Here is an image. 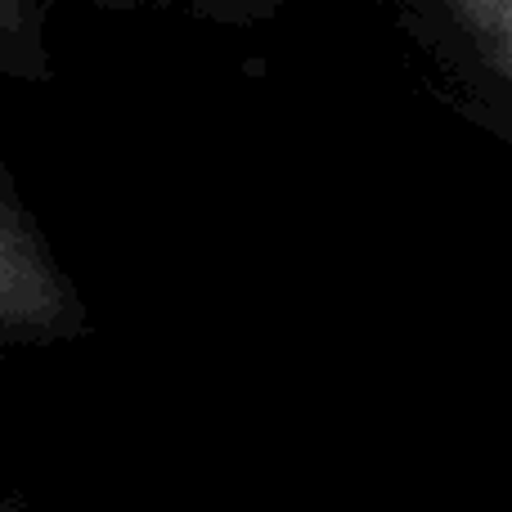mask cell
Here are the masks:
<instances>
[{"mask_svg":"<svg viewBox=\"0 0 512 512\" xmlns=\"http://www.w3.org/2000/svg\"><path fill=\"white\" fill-rule=\"evenodd\" d=\"M50 77V5L45 0H0V81L41 86Z\"/></svg>","mask_w":512,"mask_h":512,"instance_id":"3","label":"cell"},{"mask_svg":"<svg viewBox=\"0 0 512 512\" xmlns=\"http://www.w3.org/2000/svg\"><path fill=\"white\" fill-rule=\"evenodd\" d=\"M86 5L108 9V14H185L225 32H256L274 23L292 0H86Z\"/></svg>","mask_w":512,"mask_h":512,"instance_id":"4","label":"cell"},{"mask_svg":"<svg viewBox=\"0 0 512 512\" xmlns=\"http://www.w3.org/2000/svg\"><path fill=\"white\" fill-rule=\"evenodd\" d=\"M463 117L512 144V0H387Z\"/></svg>","mask_w":512,"mask_h":512,"instance_id":"1","label":"cell"},{"mask_svg":"<svg viewBox=\"0 0 512 512\" xmlns=\"http://www.w3.org/2000/svg\"><path fill=\"white\" fill-rule=\"evenodd\" d=\"M72 288L0 149V328H59Z\"/></svg>","mask_w":512,"mask_h":512,"instance_id":"2","label":"cell"}]
</instances>
